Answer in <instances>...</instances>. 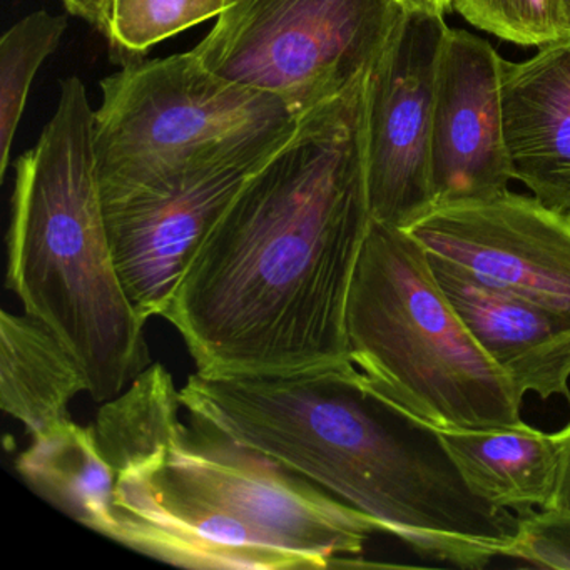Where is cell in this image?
Instances as JSON below:
<instances>
[{"mask_svg":"<svg viewBox=\"0 0 570 570\" xmlns=\"http://www.w3.org/2000/svg\"><path fill=\"white\" fill-rule=\"evenodd\" d=\"M366 78L299 118L193 256L163 318L202 375L352 362L346 305L372 223Z\"/></svg>","mask_w":570,"mask_h":570,"instance_id":"obj_1","label":"cell"},{"mask_svg":"<svg viewBox=\"0 0 570 570\" xmlns=\"http://www.w3.org/2000/svg\"><path fill=\"white\" fill-rule=\"evenodd\" d=\"M171 373L148 366L92 422L115 472L109 539L189 569L356 566L375 522L218 426H186Z\"/></svg>","mask_w":570,"mask_h":570,"instance_id":"obj_2","label":"cell"},{"mask_svg":"<svg viewBox=\"0 0 570 570\" xmlns=\"http://www.w3.org/2000/svg\"><path fill=\"white\" fill-rule=\"evenodd\" d=\"M183 409L412 537L445 509L456 469L440 430L383 395L353 362L279 375L193 373Z\"/></svg>","mask_w":570,"mask_h":570,"instance_id":"obj_3","label":"cell"},{"mask_svg":"<svg viewBox=\"0 0 570 570\" xmlns=\"http://www.w3.org/2000/svg\"><path fill=\"white\" fill-rule=\"evenodd\" d=\"M8 286L85 370L96 402L148 368L145 320L116 268L102 208L96 111L79 78L61 81L38 145L16 161Z\"/></svg>","mask_w":570,"mask_h":570,"instance_id":"obj_4","label":"cell"},{"mask_svg":"<svg viewBox=\"0 0 570 570\" xmlns=\"http://www.w3.org/2000/svg\"><path fill=\"white\" fill-rule=\"evenodd\" d=\"M350 360L390 400L439 430L522 423L510 380L485 355L406 229L372 218L346 305Z\"/></svg>","mask_w":570,"mask_h":570,"instance_id":"obj_5","label":"cell"},{"mask_svg":"<svg viewBox=\"0 0 570 570\" xmlns=\"http://www.w3.org/2000/svg\"><path fill=\"white\" fill-rule=\"evenodd\" d=\"M101 91L102 203L161 191L213 166L265 161L299 122L282 99L219 78L193 51L128 62Z\"/></svg>","mask_w":570,"mask_h":570,"instance_id":"obj_6","label":"cell"},{"mask_svg":"<svg viewBox=\"0 0 570 570\" xmlns=\"http://www.w3.org/2000/svg\"><path fill=\"white\" fill-rule=\"evenodd\" d=\"M403 14L399 0H228L193 52L302 118L368 75Z\"/></svg>","mask_w":570,"mask_h":570,"instance_id":"obj_7","label":"cell"},{"mask_svg":"<svg viewBox=\"0 0 570 570\" xmlns=\"http://www.w3.org/2000/svg\"><path fill=\"white\" fill-rule=\"evenodd\" d=\"M442 14L405 11L366 78L365 165L372 218L409 229L433 208L430 138Z\"/></svg>","mask_w":570,"mask_h":570,"instance_id":"obj_8","label":"cell"},{"mask_svg":"<svg viewBox=\"0 0 570 570\" xmlns=\"http://www.w3.org/2000/svg\"><path fill=\"white\" fill-rule=\"evenodd\" d=\"M406 232L432 255L570 315V219L505 193L433 206Z\"/></svg>","mask_w":570,"mask_h":570,"instance_id":"obj_9","label":"cell"},{"mask_svg":"<svg viewBox=\"0 0 570 570\" xmlns=\"http://www.w3.org/2000/svg\"><path fill=\"white\" fill-rule=\"evenodd\" d=\"M265 161L213 166L161 191L102 203L116 268L141 320L165 315L193 256Z\"/></svg>","mask_w":570,"mask_h":570,"instance_id":"obj_10","label":"cell"},{"mask_svg":"<svg viewBox=\"0 0 570 570\" xmlns=\"http://www.w3.org/2000/svg\"><path fill=\"white\" fill-rule=\"evenodd\" d=\"M503 59L466 31H446L430 138L433 206L480 202L510 179L502 108Z\"/></svg>","mask_w":570,"mask_h":570,"instance_id":"obj_11","label":"cell"},{"mask_svg":"<svg viewBox=\"0 0 570 570\" xmlns=\"http://www.w3.org/2000/svg\"><path fill=\"white\" fill-rule=\"evenodd\" d=\"M430 255L433 275L480 348L510 380L517 395L570 402V315L523 298Z\"/></svg>","mask_w":570,"mask_h":570,"instance_id":"obj_12","label":"cell"},{"mask_svg":"<svg viewBox=\"0 0 570 570\" xmlns=\"http://www.w3.org/2000/svg\"><path fill=\"white\" fill-rule=\"evenodd\" d=\"M502 108L513 179L570 219V39L529 61H503Z\"/></svg>","mask_w":570,"mask_h":570,"instance_id":"obj_13","label":"cell"},{"mask_svg":"<svg viewBox=\"0 0 570 570\" xmlns=\"http://www.w3.org/2000/svg\"><path fill=\"white\" fill-rule=\"evenodd\" d=\"M475 495L517 517L546 509L559 472V440L527 423L492 430H440Z\"/></svg>","mask_w":570,"mask_h":570,"instance_id":"obj_14","label":"cell"},{"mask_svg":"<svg viewBox=\"0 0 570 570\" xmlns=\"http://www.w3.org/2000/svg\"><path fill=\"white\" fill-rule=\"evenodd\" d=\"M85 370L49 326L32 315H0V405L38 435L71 419L69 403L88 392Z\"/></svg>","mask_w":570,"mask_h":570,"instance_id":"obj_15","label":"cell"},{"mask_svg":"<svg viewBox=\"0 0 570 570\" xmlns=\"http://www.w3.org/2000/svg\"><path fill=\"white\" fill-rule=\"evenodd\" d=\"M31 439L16 462L26 483L76 522L109 537L116 476L92 426L69 419Z\"/></svg>","mask_w":570,"mask_h":570,"instance_id":"obj_16","label":"cell"},{"mask_svg":"<svg viewBox=\"0 0 570 570\" xmlns=\"http://www.w3.org/2000/svg\"><path fill=\"white\" fill-rule=\"evenodd\" d=\"M68 31L66 16L32 12L0 39V178L11 163L12 145L32 81Z\"/></svg>","mask_w":570,"mask_h":570,"instance_id":"obj_17","label":"cell"},{"mask_svg":"<svg viewBox=\"0 0 570 570\" xmlns=\"http://www.w3.org/2000/svg\"><path fill=\"white\" fill-rule=\"evenodd\" d=\"M226 4L228 0H111L106 38L116 55L141 61L159 42L218 18Z\"/></svg>","mask_w":570,"mask_h":570,"instance_id":"obj_18","label":"cell"},{"mask_svg":"<svg viewBox=\"0 0 570 570\" xmlns=\"http://www.w3.org/2000/svg\"><path fill=\"white\" fill-rule=\"evenodd\" d=\"M470 24L519 46L552 45L563 38L559 0H449Z\"/></svg>","mask_w":570,"mask_h":570,"instance_id":"obj_19","label":"cell"},{"mask_svg":"<svg viewBox=\"0 0 570 570\" xmlns=\"http://www.w3.org/2000/svg\"><path fill=\"white\" fill-rule=\"evenodd\" d=\"M505 557L539 569L570 570V512L533 510L519 517V532Z\"/></svg>","mask_w":570,"mask_h":570,"instance_id":"obj_20","label":"cell"},{"mask_svg":"<svg viewBox=\"0 0 570 570\" xmlns=\"http://www.w3.org/2000/svg\"><path fill=\"white\" fill-rule=\"evenodd\" d=\"M559 440V472L556 489L543 510L570 512V423L556 433Z\"/></svg>","mask_w":570,"mask_h":570,"instance_id":"obj_21","label":"cell"},{"mask_svg":"<svg viewBox=\"0 0 570 570\" xmlns=\"http://www.w3.org/2000/svg\"><path fill=\"white\" fill-rule=\"evenodd\" d=\"M62 2L76 18L85 19L105 35L108 32L111 0H62Z\"/></svg>","mask_w":570,"mask_h":570,"instance_id":"obj_22","label":"cell"},{"mask_svg":"<svg viewBox=\"0 0 570 570\" xmlns=\"http://www.w3.org/2000/svg\"><path fill=\"white\" fill-rule=\"evenodd\" d=\"M405 11L432 12V14H442L449 8V0H399Z\"/></svg>","mask_w":570,"mask_h":570,"instance_id":"obj_23","label":"cell"},{"mask_svg":"<svg viewBox=\"0 0 570 570\" xmlns=\"http://www.w3.org/2000/svg\"><path fill=\"white\" fill-rule=\"evenodd\" d=\"M559 9L563 38L570 39V0H559Z\"/></svg>","mask_w":570,"mask_h":570,"instance_id":"obj_24","label":"cell"}]
</instances>
